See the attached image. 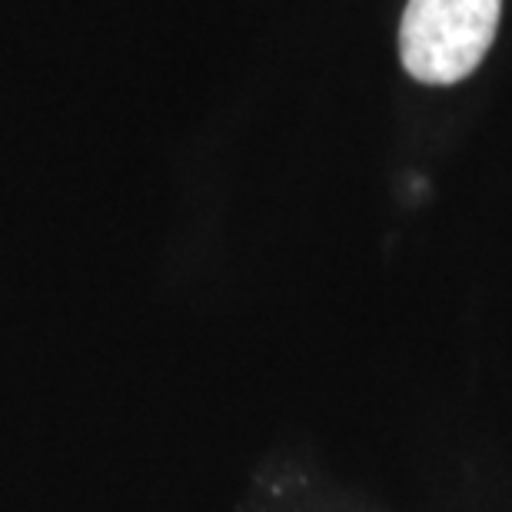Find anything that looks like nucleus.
<instances>
[{
    "label": "nucleus",
    "mask_w": 512,
    "mask_h": 512,
    "mask_svg": "<svg viewBox=\"0 0 512 512\" xmlns=\"http://www.w3.org/2000/svg\"><path fill=\"white\" fill-rule=\"evenodd\" d=\"M503 0H409L399 27L403 67L423 84H456L486 57Z\"/></svg>",
    "instance_id": "f257e3e1"
}]
</instances>
